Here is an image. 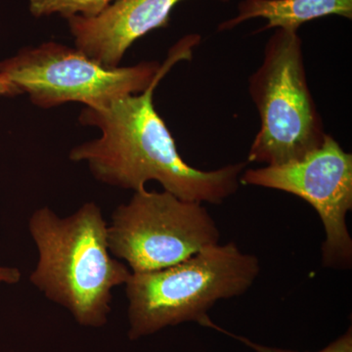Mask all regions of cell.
Instances as JSON below:
<instances>
[{
	"mask_svg": "<svg viewBox=\"0 0 352 352\" xmlns=\"http://www.w3.org/2000/svg\"><path fill=\"white\" fill-rule=\"evenodd\" d=\"M201 325L206 326V327L215 329V330L220 331L221 333H226V335L230 336V337L234 338V339L240 340V342H242L243 344H245V346L251 347V349H254V351H256V352H298L287 351V349H274V347H267L261 346V344H254V342L245 339V338L239 337V336H236L234 335V333L227 332V331L223 330V329H221L219 327V326L212 323V321L210 320V318L206 319ZM318 352H352L351 328H349V330L347 331L342 337L339 338V339L335 340L333 344H331L330 346H328L326 349H322V351Z\"/></svg>",
	"mask_w": 352,
	"mask_h": 352,
	"instance_id": "obj_11",
	"label": "cell"
},
{
	"mask_svg": "<svg viewBox=\"0 0 352 352\" xmlns=\"http://www.w3.org/2000/svg\"><path fill=\"white\" fill-rule=\"evenodd\" d=\"M166 62H141L135 66L106 68L76 48L45 43L21 50L0 63V75L20 94H29L38 107L69 102L100 108L129 94L144 91L162 73Z\"/></svg>",
	"mask_w": 352,
	"mask_h": 352,
	"instance_id": "obj_6",
	"label": "cell"
},
{
	"mask_svg": "<svg viewBox=\"0 0 352 352\" xmlns=\"http://www.w3.org/2000/svg\"><path fill=\"white\" fill-rule=\"evenodd\" d=\"M198 41L199 36H190L176 44L166 67L144 91L104 107L83 109L80 122L97 127L101 136L73 148L69 160L87 164L95 179L120 189L141 191L146 183L157 182L182 200L212 205L234 195L247 163L208 171L190 166L154 106L157 85L173 65L191 55Z\"/></svg>",
	"mask_w": 352,
	"mask_h": 352,
	"instance_id": "obj_1",
	"label": "cell"
},
{
	"mask_svg": "<svg viewBox=\"0 0 352 352\" xmlns=\"http://www.w3.org/2000/svg\"><path fill=\"white\" fill-rule=\"evenodd\" d=\"M261 271L234 242L208 247L164 270L132 273L126 283L129 339L184 322L200 324L220 300L242 296Z\"/></svg>",
	"mask_w": 352,
	"mask_h": 352,
	"instance_id": "obj_3",
	"label": "cell"
},
{
	"mask_svg": "<svg viewBox=\"0 0 352 352\" xmlns=\"http://www.w3.org/2000/svg\"><path fill=\"white\" fill-rule=\"evenodd\" d=\"M116 0H30V11L34 17L57 15L94 17Z\"/></svg>",
	"mask_w": 352,
	"mask_h": 352,
	"instance_id": "obj_10",
	"label": "cell"
},
{
	"mask_svg": "<svg viewBox=\"0 0 352 352\" xmlns=\"http://www.w3.org/2000/svg\"><path fill=\"white\" fill-rule=\"evenodd\" d=\"M240 182L280 190L307 201L320 217L325 230L324 266L351 267L352 239L346 215L352 210V155L333 136L326 134L318 148L298 161L245 170Z\"/></svg>",
	"mask_w": 352,
	"mask_h": 352,
	"instance_id": "obj_7",
	"label": "cell"
},
{
	"mask_svg": "<svg viewBox=\"0 0 352 352\" xmlns=\"http://www.w3.org/2000/svg\"><path fill=\"white\" fill-rule=\"evenodd\" d=\"M214 219L200 203L168 191L134 192L113 210L108 245L132 273L170 267L219 243Z\"/></svg>",
	"mask_w": 352,
	"mask_h": 352,
	"instance_id": "obj_5",
	"label": "cell"
},
{
	"mask_svg": "<svg viewBox=\"0 0 352 352\" xmlns=\"http://www.w3.org/2000/svg\"><path fill=\"white\" fill-rule=\"evenodd\" d=\"M183 0H116L94 17L72 16L69 32L76 50L106 68H118L134 41L168 25Z\"/></svg>",
	"mask_w": 352,
	"mask_h": 352,
	"instance_id": "obj_8",
	"label": "cell"
},
{
	"mask_svg": "<svg viewBox=\"0 0 352 352\" xmlns=\"http://www.w3.org/2000/svg\"><path fill=\"white\" fill-rule=\"evenodd\" d=\"M22 274L18 268L0 266V283L17 284L19 283Z\"/></svg>",
	"mask_w": 352,
	"mask_h": 352,
	"instance_id": "obj_12",
	"label": "cell"
},
{
	"mask_svg": "<svg viewBox=\"0 0 352 352\" xmlns=\"http://www.w3.org/2000/svg\"><path fill=\"white\" fill-rule=\"evenodd\" d=\"M29 230L38 252L31 283L80 325H105L113 289L126 285L131 271L111 254L108 223L98 205L85 203L67 217L38 208L30 217Z\"/></svg>",
	"mask_w": 352,
	"mask_h": 352,
	"instance_id": "obj_2",
	"label": "cell"
},
{
	"mask_svg": "<svg viewBox=\"0 0 352 352\" xmlns=\"http://www.w3.org/2000/svg\"><path fill=\"white\" fill-rule=\"evenodd\" d=\"M17 94H21L19 90L0 75V96H14Z\"/></svg>",
	"mask_w": 352,
	"mask_h": 352,
	"instance_id": "obj_13",
	"label": "cell"
},
{
	"mask_svg": "<svg viewBox=\"0 0 352 352\" xmlns=\"http://www.w3.org/2000/svg\"><path fill=\"white\" fill-rule=\"evenodd\" d=\"M332 15L351 20L352 0H243L237 15L221 23L219 31H228L245 21L263 18L267 23L259 32L277 29L298 32L305 23Z\"/></svg>",
	"mask_w": 352,
	"mask_h": 352,
	"instance_id": "obj_9",
	"label": "cell"
},
{
	"mask_svg": "<svg viewBox=\"0 0 352 352\" xmlns=\"http://www.w3.org/2000/svg\"><path fill=\"white\" fill-rule=\"evenodd\" d=\"M249 85L261 119L249 163H293L323 143L327 133L308 87L298 32L276 30Z\"/></svg>",
	"mask_w": 352,
	"mask_h": 352,
	"instance_id": "obj_4",
	"label": "cell"
}]
</instances>
